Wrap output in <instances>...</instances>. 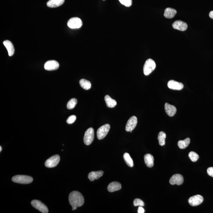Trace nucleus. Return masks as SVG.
<instances>
[{
    "instance_id": "obj_4",
    "label": "nucleus",
    "mask_w": 213,
    "mask_h": 213,
    "mask_svg": "<svg viewBox=\"0 0 213 213\" xmlns=\"http://www.w3.org/2000/svg\"><path fill=\"white\" fill-rule=\"evenodd\" d=\"M94 129L92 127L89 128L86 130L84 137L83 141L86 145H89L92 143L94 140Z\"/></svg>"
},
{
    "instance_id": "obj_1",
    "label": "nucleus",
    "mask_w": 213,
    "mask_h": 213,
    "mask_svg": "<svg viewBox=\"0 0 213 213\" xmlns=\"http://www.w3.org/2000/svg\"><path fill=\"white\" fill-rule=\"evenodd\" d=\"M69 201L72 207L78 208L83 206L84 198L80 192L77 191L71 192L69 196Z\"/></svg>"
},
{
    "instance_id": "obj_15",
    "label": "nucleus",
    "mask_w": 213,
    "mask_h": 213,
    "mask_svg": "<svg viewBox=\"0 0 213 213\" xmlns=\"http://www.w3.org/2000/svg\"><path fill=\"white\" fill-rule=\"evenodd\" d=\"M165 109L166 113L170 117L174 116L177 112L175 106L167 103H165Z\"/></svg>"
},
{
    "instance_id": "obj_19",
    "label": "nucleus",
    "mask_w": 213,
    "mask_h": 213,
    "mask_svg": "<svg viewBox=\"0 0 213 213\" xmlns=\"http://www.w3.org/2000/svg\"><path fill=\"white\" fill-rule=\"evenodd\" d=\"M144 160L148 167L151 168L153 166L154 164V158L151 154L148 153L144 155Z\"/></svg>"
},
{
    "instance_id": "obj_21",
    "label": "nucleus",
    "mask_w": 213,
    "mask_h": 213,
    "mask_svg": "<svg viewBox=\"0 0 213 213\" xmlns=\"http://www.w3.org/2000/svg\"><path fill=\"white\" fill-rule=\"evenodd\" d=\"M176 13H177V11L175 9L171 8H167L165 9L164 16L166 18L171 19L174 17Z\"/></svg>"
},
{
    "instance_id": "obj_8",
    "label": "nucleus",
    "mask_w": 213,
    "mask_h": 213,
    "mask_svg": "<svg viewBox=\"0 0 213 213\" xmlns=\"http://www.w3.org/2000/svg\"><path fill=\"white\" fill-rule=\"evenodd\" d=\"M31 204L33 207L39 210L40 212L43 213H48V209L46 205H45L40 201L36 200H33L32 201Z\"/></svg>"
},
{
    "instance_id": "obj_34",
    "label": "nucleus",
    "mask_w": 213,
    "mask_h": 213,
    "mask_svg": "<svg viewBox=\"0 0 213 213\" xmlns=\"http://www.w3.org/2000/svg\"><path fill=\"white\" fill-rule=\"evenodd\" d=\"M209 16L211 19H213V10L211 11L209 13Z\"/></svg>"
},
{
    "instance_id": "obj_29",
    "label": "nucleus",
    "mask_w": 213,
    "mask_h": 213,
    "mask_svg": "<svg viewBox=\"0 0 213 213\" xmlns=\"http://www.w3.org/2000/svg\"><path fill=\"white\" fill-rule=\"evenodd\" d=\"M144 204L143 201L139 199H135L133 201V205L135 206H143Z\"/></svg>"
},
{
    "instance_id": "obj_30",
    "label": "nucleus",
    "mask_w": 213,
    "mask_h": 213,
    "mask_svg": "<svg viewBox=\"0 0 213 213\" xmlns=\"http://www.w3.org/2000/svg\"><path fill=\"white\" fill-rule=\"evenodd\" d=\"M120 2L126 7H130L132 4V0H119Z\"/></svg>"
},
{
    "instance_id": "obj_13",
    "label": "nucleus",
    "mask_w": 213,
    "mask_h": 213,
    "mask_svg": "<svg viewBox=\"0 0 213 213\" xmlns=\"http://www.w3.org/2000/svg\"><path fill=\"white\" fill-rule=\"evenodd\" d=\"M167 86L170 89L174 90L180 91L183 89L184 85L180 82H178L175 81L170 80L167 83Z\"/></svg>"
},
{
    "instance_id": "obj_33",
    "label": "nucleus",
    "mask_w": 213,
    "mask_h": 213,
    "mask_svg": "<svg viewBox=\"0 0 213 213\" xmlns=\"http://www.w3.org/2000/svg\"><path fill=\"white\" fill-rule=\"evenodd\" d=\"M138 213H144V210L142 206H139L138 209Z\"/></svg>"
},
{
    "instance_id": "obj_26",
    "label": "nucleus",
    "mask_w": 213,
    "mask_h": 213,
    "mask_svg": "<svg viewBox=\"0 0 213 213\" xmlns=\"http://www.w3.org/2000/svg\"><path fill=\"white\" fill-rule=\"evenodd\" d=\"M125 162L129 167H132L133 166V162L132 158L128 153H125L123 156Z\"/></svg>"
},
{
    "instance_id": "obj_28",
    "label": "nucleus",
    "mask_w": 213,
    "mask_h": 213,
    "mask_svg": "<svg viewBox=\"0 0 213 213\" xmlns=\"http://www.w3.org/2000/svg\"><path fill=\"white\" fill-rule=\"evenodd\" d=\"M188 156L190 159L193 162H196L199 158V155L194 152H190L189 153Z\"/></svg>"
},
{
    "instance_id": "obj_35",
    "label": "nucleus",
    "mask_w": 213,
    "mask_h": 213,
    "mask_svg": "<svg viewBox=\"0 0 213 213\" xmlns=\"http://www.w3.org/2000/svg\"><path fill=\"white\" fill-rule=\"evenodd\" d=\"M77 207H73V208H72V210H76L77 209Z\"/></svg>"
},
{
    "instance_id": "obj_22",
    "label": "nucleus",
    "mask_w": 213,
    "mask_h": 213,
    "mask_svg": "<svg viewBox=\"0 0 213 213\" xmlns=\"http://www.w3.org/2000/svg\"><path fill=\"white\" fill-rule=\"evenodd\" d=\"M106 106L109 108L115 107L117 104L116 101L111 98L109 95H106L104 98Z\"/></svg>"
},
{
    "instance_id": "obj_27",
    "label": "nucleus",
    "mask_w": 213,
    "mask_h": 213,
    "mask_svg": "<svg viewBox=\"0 0 213 213\" xmlns=\"http://www.w3.org/2000/svg\"><path fill=\"white\" fill-rule=\"evenodd\" d=\"M77 100L76 98H72L68 102L67 105V107L68 109H72L74 108L77 105Z\"/></svg>"
},
{
    "instance_id": "obj_3",
    "label": "nucleus",
    "mask_w": 213,
    "mask_h": 213,
    "mask_svg": "<svg viewBox=\"0 0 213 213\" xmlns=\"http://www.w3.org/2000/svg\"><path fill=\"white\" fill-rule=\"evenodd\" d=\"M12 180L15 183L29 184L33 182V179L31 176L18 175L13 176L12 178Z\"/></svg>"
},
{
    "instance_id": "obj_36",
    "label": "nucleus",
    "mask_w": 213,
    "mask_h": 213,
    "mask_svg": "<svg viewBox=\"0 0 213 213\" xmlns=\"http://www.w3.org/2000/svg\"><path fill=\"white\" fill-rule=\"evenodd\" d=\"M2 147H1H1H0V152H1V151H2Z\"/></svg>"
},
{
    "instance_id": "obj_12",
    "label": "nucleus",
    "mask_w": 213,
    "mask_h": 213,
    "mask_svg": "<svg viewBox=\"0 0 213 213\" xmlns=\"http://www.w3.org/2000/svg\"><path fill=\"white\" fill-rule=\"evenodd\" d=\"M169 182L171 185H180L183 183L184 178L181 174H174L170 178Z\"/></svg>"
},
{
    "instance_id": "obj_9",
    "label": "nucleus",
    "mask_w": 213,
    "mask_h": 213,
    "mask_svg": "<svg viewBox=\"0 0 213 213\" xmlns=\"http://www.w3.org/2000/svg\"><path fill=\"white\" fill-rule=\"evenodd\" d=\"M138 123V119L135 116H132L128 120L126 125V130L127 132L132 133V131L135 128Z\"/></svg>"
},
{
    "instance_id": "obj_5",
    "label": "nucleus",
    "mask_w": 213,
    "mask_h": 213,
    "mask_svg": "<svg viewBox=\"0 0 213 213\" xmlns=\"http://www.w3.org/2000/svg\"><path fill=\"white\" fill-rule=\"evenodd\" d=\"M110 129V125L106 124L103 125L99 128L97 132V136L99 140L104 138L107 135Z\"/></svg>"
},
{
    "instance_id": "obj_2",
    "label": "nucleus",
    "mask_w": 213,
    "mask_h": 213,
    "mask_svg": "<svg viewBox=\"0 0 213 213\" xmlns=\"http://www.w3.org/2000/svg\"><path fill=\"white\" fill-rule=\"evenodd\" d=\"M156 67V64L154 60L151 59H147L143 67V73L145 75H148L154 70Z\"/></svg>"
},
{
    "instance_id": "obj_24",
    "label": "nucleus",
    "mask_w": 213,
    "mask_h": 213,
    "mask_svg": "<svg viewBox=\"0 0 213 213\" xmlns=\"http://www.w3.org/2000/svg\"><path fill=\"white\" fill-rule=\"evenodd\" d=\"M190 139L189 138H185L184 140H180L178 143V145L180 149H184L189 145Z\"/></svg>"
},
{
    "instance_id": "obj_11",
    "label": "nucleus",
    "mask_w": 213,
    "mask_h": 213,
    "mask_svg": "<svg viewBox=\"0 0 213 213\" xmlns=\"http://www.w3.org/2000/svg\"><path fill=\"white\" fill-rule=\"evenodd\" d=\"M59 67V62L54 60L48 61L45 62L44 66L45 69L48 71L55 70L58 69Z\"/></svg>"
},
{
    "instance_id": "obj_6",
    "label": "nucleus",
    "mask_w": 213,
    "mask_h": 213,
    "mask_svg": "<svg viewBox=\"0 0 213 213\" xmlns=\"http://www.w3.org/2000/svg\"><path fill=\"white\" fill-rule=\"evenodd\" d=\"M67 25L68 27L71 29H79L82 27L83 22L80 18H72L68 21Z\"/></svg>"
},
{
    "instance_id": "obj_18",
    "label": "nucleus",
    "mask_w": 213,
    "mask_h": 213,
    "mask_svg": "<svg viewBox=\"0 0 213 213\" xmlns=\"http://www.w3.org/2000/svg\"><path fill=\"white\" fill-rule=\"evenodd\" d=\"M3 44L7 48L9 56L10 57L13 56L14 54L15 49L12 43L9 40H6L4 41Z\"/></svg>"
},
{
    "instance_id": "obj_16",
    "label": "nucleus",
    "mask_w": 213,
    "mask_h": 213,
    "mask_svg": "<svg viewBox=\"0 0 213 213\" xmlns=\"http://www.w3.org/2000/svg\"><path fill=\"white\" fill-rule=\"evenodd\" d=\"M121 184L119 182H114L109 184L107 187V190L110 192H113L121 190Z\"/></svg>"
},
{
    "instance_id": "obj_7",
    "label": "nucleus",
    "mask_w": 213,
    "mask_h": 213,
    "mask_svg": "<svg viewBox=\"0 0 213 213\" xmlns=\"http://www.w3.org/2000/svg\"><path fill=\"white\" fill-rule=\"evenodd\" d=\"M60 160V156L58 155H55L47 159L45 162V165L48 168H53L57 166Z\"/></svg>"
},
{
    "instance_id": "obj_37",
    "label": "nucleus",
    "mask_w": 213,
    "mask_h": 213,
    "mask_svg": "<svg viewBox=\"0 0 213 213\" xmlns=\"http://www.w3.org/2000/svg\"><path fill=\"white\" fill-rule=\"evenodd\" d=\"M103 1H105V0H103Z\"/></svg>"
},
{
    "instance_id": "obj_31",
    "label": "nucleus",
    "mask_w": 213,
    "mask_h": 213,
    "mask_svg": "<svg viewBox=\"0 0 213 213\" xmlns=\"http://www.w3.org/2000/svg\"><path fill=\"white\" fill-rule=\"evenodd\" d=\"M76 119V117L75 115H71L68 117L67 120L66 122L68 124H73L75 121Z\"/></svg>"
},
{
    "instance_id": "obj_32",
    "label": "nucleus",
    "mask_w": 213,
    "mask_h": 213,
    "mask_svg": "<svg viewBox=\"0 0 213 213\" xmlns=\"http://www.w3.org/2000/svg\"><path fill=\"white\" fill-rule=\"evenodd\" d=\"M207 173L209 176L213 177V167H209L207 170Z\"/></svg>"
},
{
    "instance_id": "obj_20",
    "label": "nucleus",
    "mask_w": 213,
    "mask_h": 213,
    "mask_svg": "<svg viewBox=\"0 0 213 213\" xmlns=\"http://www.w3.org/2000/svg\"><path fill=\"white\" fill-rule=\"evenodd\" d=\"M65 0H49L47 3V5L49 8H56L64 4Z\"/></svg>"
},
{
    "instance_id": "obj_10",
    "label": "nucleus",
    "mask_w": 213,
    "mask_h": 213,
    "mask_svg": "<svg viewBox=\"0 0 213 213\" xmlns=\"http://www.w3.org/2000/svg\"><path fill=\"white\" fill-rule=\"evenodd\" d=\"M203 201V197L199 195L192 196L189 199V203L193 206H197L200 205Z\"/></svg>"
},
{
    "instance_id": "obj_25",
    "label": "nucleus",
    "mask_w": 213,
    "mask_h": 213,
    "mask_svg": "<svg viewBox=\"0 0 213 213\" xmlns=\"http://www.w3.org/2000/svg\"><path fill=\"white\" fill-rule=\"evenodd\" d=\"M166 138V134L163 132H160L158 135V140L160 146H164L165 144V138Z\"/></svg>"
},
{
    "instance_id": "obj_14",
    "label": "nucleus",
    "mask_w": 213,
    "mask_h": 213,
    "mask_svg": "<svg viewBox=\"0 0 213 213\" xmlns=\"http://www.w3.org/2000/svg\"><path fill=\"white\" fill-rule=\"evenodd\" d=\"M173 27L175 29L183 31L187 30L188 28V25L186 23L183 21L177 20L173 23Z\"/></svg>"
},
{
    "instance_id": "obj_17",
    "label": "nucleus",
    "mask_w": 213,
    "mask_h": 213,
    "mask_svg": "<svg viewBox=\"0 0 213 213\" xmlns=\"http://www.w3.org/2000/svg\"><path fill=\"white\" fill-rule=\"evenodd\" d=\"M103 174V172L102 170L98 171H92L89 173L88 178L91 181H94L95 179H99Z\"/></svg>"
},
{
    "instance_id": "obj_23",
    "label": "nucleus",
    "mask_w": 213,
    "mask_h": 213,
    "mask_svg": "<svg viewBox=\"0 0 213 213\" xmlns=\"http://www.w3.org/2000/svg\"><path fill=\"white\" fill-rule=\"evenodd\" d=\"M80 86L83 89L89 90L91 87V83L90 82L85 79H81L80 80Z\"/></svg>"
}]
</instances>
